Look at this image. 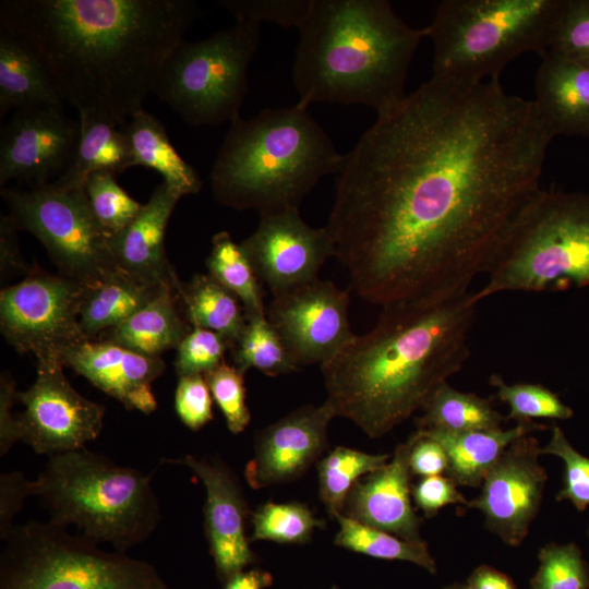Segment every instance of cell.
<instances>
[{"instance_id":"obj_1","label":"cell","mask_w":589,"mask_h":589,"mask_svg":"<svg viewBox=\"0 0 589 589\" xmlns=\"http://www.w3.org/2000/svg\"><path fill=\"white\" fill-rule=\"evenodd\" d=\"M552 134L498 77H431L344 157L326 224L366 302L429 305L469 292L538 190Z\"/></svg>"},{"instance_id":"obj_2","label":"cell","mask_w":589,"mask_h":589,"mask_svg":"<svg viewBox=\"0 0 589 589\" xmlns=\"http://www.w3.org/2000/svg\"><path fill=\"white\" fill-rule=\"evenodd\" d=\"M199 13L191 0H2L0 25L37 55L63 101L123 127Z\"/></svg>"},{"instance_id":"obj_3","label":"cell","mask_w":589,"mask_h":589,"mask_svg":"<svg viewBox=\"0 0 589 589\" xmlns=\"http://www.w3.org/2000/svg\"><path fill=\"white\" fill-rule=\"evenodd\" d=\"M473 292L429 305L384 308L370 332L321 366L334 416L377 438L421 409L470 350Z\"/></svg>"},{"instance_id":"obj_4","label":"cell","mask_w":589,"mask_h":589,"mask_svg":"<svg viewBox=\"0 0 589 589\" xmlns=\"http://www.w3.org/2000/svg\"><path fill=\"white\" fill-rule=\"evenodd\" d=\"M298 29L297 104L364 105L376 113L406 97L409 64L426 37L425 27L409 26L385 0H313Z\"/></svg>"},{"instance_id":"obj_5","label":"cell","mask_w":589,"mask_h":589,"mask_svg":"<svg viewBox=\"0 0 589 589\" xmlns=\"http://www.w3.org/2000/svg\"><path fill=\"white\" fill-rule=\"evenodd\" d=\"M344 157L298 104L267 108L252 119L239 115L211 170L213 195L237 211L298 207L323 177L340 171Z\"/></svg>"},{"instance_id":"obj_6","label":"cell","mask_w":589,"mask_h":589,"mask_svg":"<svg viewBox=\"0 0 589 589\" xmlns=\"http://www.w3.org/2000/svg\"><path fill=\"white\" fill-rule=\"evenodd\" d=\"M151 478L83 447L49 456L31 481V492L43 501L51 521L75 526L88 540L125 553L161 519Z\"/></svg>"},{"instance_id":"obj_7","label":"cell","mask_w":589,"mask_h":589,"mask_svg":"<svg viewBox=\"0 0 589 589\" xmlns=\"http://www.w3.org/2000/svg\"><path fill=\"white\" fill-rule=\"evenodd\" d=\"M477 303L503 291L589 286V194L538 189L502 232Z\"/></svg>"},{"instance_id":"obj_8","label":"cell","mask_w":589,"mask_h":589,"mask_svg":"<svg viewBox=\"0 0 589 589\" xmlns=\"http://www.w3.org/2000/svg\"><path fill=\"white\" fill-rule=\"evenodd\" d=\"M565 0H445L426 28L433 77L479 83L498 77L525 52L545 55Z\"/></svg>"},{"instance_id":"obj_9","label":"cell","mask_w":589,"mask_h":589,"mask_svg":"<svg viewBox=\"0 0 589 589\" xmlns=\"http://www.w3.org/2000/svg\"><path fill=\"white\" fill-rule=\"evenodd\" d=\"M2 541L0 589H170L152 564L51 520L14 526Z\"/></svg>"},{"instance_id":"obj_10","label":"cell","mask_w":589,"mask_h":589,"mask_svg":"<svg viewBox=\"0 0 589 589\" xmlns=\"http://www.w3.org/2000/svg\"><path fill=\"white\" fill-rule=\"evenodd\" d=\"M259 41L260 25L245 21L200 41L182 40L161 67L153 93L192 127L232 121L240 115Z\"/></svg>"},{"instance_id":"obj_11","label":"cell","mask_w":589,"mask_h":589,"mask_svg":"<svg viewBox=\"0 0 589 589\" xmlns=\"http://www.w3.org/2000/svg\"><path fill=\"white\" fill-rule=\"evenodd\" d=\"M1 196L16 229L41 242L59 274L93 286L119 269L85 189L52 181L27 188L3 187Z\"/></svg>"},{"instance_id":"obj_12","label":"cell","mask_w":589,"mask_h":589,"mask_svg":"<svg viewBox=\"0 0 589 589\" xmlns=\"http://www.w3.org/2000/svg\"><path fill=\"white\" fill-rule=\"evenodd\" d=\"M87 286L38 267L0 292V329L19 353H32L36 364L63 365L62 357L87 340L80 311Z\"/></svg>"},{"instance_id":"obj_13","label":"cell","mask_w":589,"mask_h":589,"mask_svg":"<svg viewBox=\"0 0 589 589\" xmlns=\"http://www.w3.org/2000/svg\"><path fill=\"white\" fill-rule=\"evenodd\" d=\"M63 369L38 364L34 384L17 393L24 406L16 414L20 441L48 457L85 447L104 424L105 407L82 396Z\"/></svg>"},{"instance_id":"obj_14","label":"cell","mask_w":589,"mask_h":589,"mask_svg":"<svg viewBox=\"0 0 589 589\" xmlns=\"http://www.w3.org/2000/svg\"><path fill=\"white\" fill-rule=\"evenodd\" d=\"M348 306V291L316 278L273 297L266 317L299 368L322 366L356 336Z\"/></svg>"},{"instance_id":"obj_15","label":"cell","mask_w":589,"mask_h":589,"mask_svg":"<svg viewBox=\"0 0 589 589\" xmlns=\"http://www.w3.org/2000/svg\"><path fill=\"white\" fill-rule=\"evenodd\" d=\"M240 244L273 297L318 278L323 264L336 256L327 228L309 226L298 207L260 213L257 228Z\"/></svg>"},{"instance_id":"obj_16","label":"cell","mask_w":589,"mask_h":589,"mask_svg":"<svg viewBox=\"0 0 589 589\" xmlns=\"http://www.w3.org/2000/svg\"><path fill=\"white\" fill-rule=\"evenodd\" d=\"M80 121L62 106L14 111L0 133V185L50 183L70 167L79 143Z\"/></svg>"},{"instance_id":"obj_17","label":"cell","mask_w":589,"mask_h":589,"mask_svg":"<svg viewBox=\"0 0 589 589\" xmlns=\"http://www.w3.org/2000/svg\"><path fill=\"white\" fill-rule=\"evenodd\" d=\"M532 434L514 441L485 476L469 508L480 510L486 528L509 546H519L529 533L543 497L548 473Z\"/></svg>"},{"instance_id":"obj_18","label":"cell","mask_w":589,"mask_h":589,"mask_svg":"<svg viewBox=\"0 0 589 589\" xmlns=\"http://www.w3.org/2000/svg\"><path fill=\"white\" fill-rule=\"evenodd\" d=\"M165 462L188 467L205 488L204 531L219 581L224 585L256 564L259 557L251 550L245 533L251 512L235 472L217 458L185 455Z\"/></svg>"},{"instance_id":"obj_19","label":"cell","mask_w":589,"mask_h":589,"mask_svg":"<svg viewBox=\"0 0 589 589\" xmlns=\"http://www.w3.org/2000/svg\"><path fill=\"white\" fill-rule=\"evenodd\" d=\"M333 411L323 402L306 405L259 431L244 478L254 489L288 483L302 477L328 446Z\"/></svg>"},{"instance_id":"obj_20","label":"cell","mask_w":589,"mask_h":589,"mask_svg":"<svg viewBox=\"0 0 589 589\" xmlns=\"http://www.w3.org/2000/svg\"><path fill=\"white\" fill-rule=\"evenodd\" d=\"M62 364L128 410L149 414L157 409L152 385L165 371L161 357H148L110 341L84 340L64 352Z\"/></svg>"},{"instance_id":"obj_21","label":"cell","mask_w":589,"mask_h":589,"mask_svg":"<svg viewBox=\"0 0 589 589\" xmlns=\"http://www.w3.org/2000/svg\"><path fill=\"white\" fill-rule=\"evenodd\" d=\"M410 448L408 437L389 461L360 478L347 495L342 515L405 540H421V519L411 504Z\"/></svg>"},{"instance_id":"obj_22","label":"cell","mask_w":589,"mask_h":589,"mask_svg":"<svg viewBox=\"0 0 589 589\" xmlns=\"http://www.w3.org/2000/svg\"><path fill=\"white\" fill-rule=\"evenodd\" d=\"M181 197L161 182L136 217L120 233L109 239L119 268L152 286H179L181 280L166 254L165 235L170 216Z\"/></svg>"},{"instance_id":"obj_23","label":"cell","mask_w":589,"mask_h":589,"mask_svg":"<svg viewBox=\"0 0 589 589\" xmlns=\"http://www.w3.org/2000/svg\"><path fill=\"white\" fill-rule=\"evenodd\" d=\"M533 103L553 137L589 139V64L548 51L537 71Z\"/></svg>"},{"instance_id":"obj_24","label":"cell","mask_w":589,"mask_h":589,"mask_svg":"<svg viewBox=\"0 0 589 589\" xmlns=\"http://www.w3.org/2000/svg\"><path fill=\"white\" fill-rule=\"evenodd\" d=\"M544 424L520 421L510 429L448 432L418 429L438 442L448 458V476L457 485L480 488L490 469L517 438L545 430Z\"/></svg>"},{"instance_id":"obj_25","label":"cell","mask_w":589,"mask_h":589,"mask_svg":"<svg viewBox=\"0 0 589 589\" xmlns=\"http://www.w3.org/2000/svg\"><path fill=\"white\" fill-rule=\"evenodd\" d=\"M178 288H163L129 318L95 340L110 341L148 357H161L165 351L177 349L191 329Z\"/></svg>"},{"instance_id":"obj_26","label":"cell","mask_w":589,"mask_h":589,"mask_svg":"<svg viewBox=\"0 0 589 589\" xmlns=\"http://www.w3.org/2000/svg\"><path fill=\"white\" fill-rule=\"evenodd\" d=\"M62 101L37 55L0 25V116L10 110L62 106Z\"/></svg>"},{"instance_id":"obj_27","label":"cell","mask_w":589,"mask_h":589,"mask_svg":"<svg viewBox=\"0 0 589 589\" xmlns=\"http://www.w3.org/2000/svg\"><path fill=\"white\" fill-rule=\"evenodd\" d=\"M80 137L68 170L53 182L85 189L87 178L97 171L115 176L132 167L131 145L122 127L92 112L80 111Z\"/></svg>"},{"instance_id":"obj_28","label":"cell","mask_w":589,"mask_h":589,"mask_svg":"<svg viewBox=\"0 0 589 589\" xmlns=\"http://www.w3.org/2000/svg\"><path fill=\"white\" fill-rule=\"evenodd\" d=\"M132 153V167L143 166L157 171L179 195L197 193L202 180L171 144L164 124L144 108L122 127Z\"/></svg>"},{"instance_id":"obj_29","label":"cell","mask_w":589,"mask_h":589,"mask_svg":"<svg viewBox=\"0 0 589 589\" xmlns=\"http://www.w3.org/2000/svg\"><path fill=\"white\" fill-rule=\"evenodd\" d=\"M163 288L141 281L119 268L87 286L80 311V326L87 340L120 325L148 303Z\"/></svg>"},{"instance_id":"obj_30","label":"cell","mask_w":589,"mask_h":589,"mask_svg":"<svg viewBox=\"0 0 589 589\" xmlns=\"http://www.w3.org/2000/svg\"><path fill=\"white\" fill-rule=\"evenodd\" d=\"M178 291L189 325L220 335L231 350L247 324L239 299L209 274H196L188 283L181 281Z\"/></svg>"},{"instance_id":"obj_31","label":"cell","mask_w":589,"mask_h":589,"mask_svg":"<svg viewBox=\"0 0 589 589\" xmlns=\"http://www.w3.org/2000/svg\"><path fill=\"white\" fill-rule=\"evenodd\" d=\"M422 409L418 429L448 432L496 430L506 420L490 399L473 393L460 392L447 382L440 385Z\"/></svg>"},{"instance_id":"obj_32","label":"cell","mask_w":589,"mask_h":589,"mask_svg":"<svg viewBox=\"0 0 589 589\" xmlns=\"http://www.w3.org/2000/svg\"><path fill=\"white\" fill-rule=\"evenodd\" d=\"M205 264L208 274L239 299L247 318L266 314L262 284L241 244L227 231L213 236Z\"/></svg>"},{"instance_id":"obj_33","label":"cell","mask_w":589,"mask_h":589,"mask_svg":"<svg viewBox=\"0 0 589 589\" xmlns=\"http://www.w3.org/2000/svg\"><path fill=\"white\" fill-rule=\"evenodd\" d=\"M336 520L339 528L334 538L335 545L374 558L413 563L432 575L437 573L436 562L422 539L405 540L345 515H339Z\"/></svg>"},{"instance_id":"obj_34","label":"cell","mask_w":589,"mask_h":589,"mask_svg":"<svg viewBox=\"0 0 589 589\" xmlns=\"http://www.w3.org/2000/svg\"><path fill=\"white\" fill-rule=\"evenodd\" d=\"M388 454H370L337 446L317 464L318 497L332 518L342 515L345 502L353 484L363 476L384 466Z\"/></svg>"},{"instance_id":"obj_35","label":"cell","mask_w":589,"mask_h":589,"mask_svg":"<svg viewBox=\"0 0 589 589\" xmlns=\"http://www.w3.org/2000/svg\"><path fill=\"white\" fill-rule=\"evenodd\" d=\"M233 365L244 374L257 369L268 376L299 370L266 314L247 318L238 341L230 350Z\"/></svg>"},{"instance_id":"obj_36","label":"cell","mask_w":589,"mask_h":589,"mask_svg":"<svg viewBox=\"0 0 589 589\" xmlns=\"http://www.w3.org/2000/svg\"><path fill=\"white\" fill-rule=\"evenodd\" d=\"M250 521V541L280 544H305L311 541L314 530L323 529L326 524L301 502H266L251 512Z\"/></svg>"},{"instance_id":"obj_37","label":"cell","mask_w":589,"mask_h":589,"mask_svg":"<svg viewBox=\"0 0 589 589\" xmlns=\"http://www.w3.org/2000/svg\"><path fill=\"white\" fill-rule=\"evenodd\" d=\"M115 177L108 171H97L85 182L91 209L108 239L120 233L143 207L121 188Z\"/></svg>"},{"instance_id":"obj_38","label":"cell","mask_w":589,"mask_h":589,"mask_svg":"<svg viewBox=\"0 0 589 589\" xmlns=\"http://www.w3.org/2000/svg\"><path fill=\"white\" fill-rule=\"evenodd\" d=\"M496 397L508 406L506 420L533 421V419L568 420L573 409L560 396L541 384H507L498 374L490 377Z\"/></svg>"},{"instance_id":"obj_39","label":"cell","mask_w":589,"mask_h":589,"mask_svg":"<svg viewBox=\"0 0 589 589\" xmlns=\"http://www.w3.org/2000/svg\"><path fill=\"white\" fill-rule=\"evenodd\" d=\"M529 589H589V565L575 542H550L538 553Z\"/></svg>"},{"instance_id":"obj_40","label":"cell","mask_w":589,"mask_h":589,"mask_svg":"<svg viewBox=\"0 0 589 589\" xmlns=\"http://www.w3.org/2000/svg\"><path fill=\"white\" fill-rule=\"evenodd\" d=\"M542 454L554 455L563 460V485L556 494V501H569L576 509L584 512L589 507V457L573 447L563 430L554 424L551 438ZM589 537V527L587 530Z\"/></svg>"},{"instance_id":"obj_41","label":"cell","mask_w":589,"mask_h":589,"mask_svg":"<svg viewBox=\"0 0 589 589\" xmlns=\"http://www.w3.org/2000/svg\"><path fill=\"white\" fill-rule=\"evenodd\" d=\"M243 375L233 364L225 361L204 374L212 397L220 409L228 430L233 434L242 433L251 421L245 402Z\"/></svg>"},{"instance_id":"obj_42","label":"cell","mask_w":589,"mask_h":589,"mask_svg":"<svg viewBox=\"0 0 589 589\" xmlns=\"http://www.w3.org/2000/svg\"><path fill=\"white\" fill-rule=\"evenodd\" d=\"M218 5L236 21L271 22L284 28H299L309 16L313 0H223Z\"/></svg>"},{"instance_id":"obj_43","label":"cell","mask_w":589,"mask_h":589,"mask_svg":"<svg viewBox=\"0 0 589 589\" xmlns=\"http://www.w3.org/2000/svg\"><path fill=\"white\" fill-rule=\"evenodd\" d=\"M227 350L230 347L220 335L191 327L177 347L175 369L178 377L208 373L225 361Z\"/></svg>"},{"instance_id":"obj_44","label":"cell","mask_w":589,"mask_h":589,"mask_svg":"<svg viewBox=\"0 0 589 589\" xmlns=\"http://www.w3.org/2000/svg\"><path fill=\"white\" fill-rule=\"evenodd\" d=\"M549 51L589 64V0H565Z\"/></svg>"},{"instance_id":"obj_45","label":"cell","mask_w":589,"mask_h":589,"mask_svg":"<svg viewBox=\"0 0 589 589\" xmlns=\"http://www.w3.org/2000/svg\"><path fill=\"white\" fill-rule=\"evenodd\" d=\"M212 398L204 375L179 376L175 392V410L187 428L199 431L213 419Z\"/></svg>"},{"instance_id":"obj_46","label":"cell","mask_w":589,"mask_h":589,"mask_svg":"<svg viewBox=\"0 0 589 589\" xmlns=\"http://www.w3.org/2000/svg\"><path fill=\"white\" fill-rule=\"evenodd\" d=\"M457 484L443 474L423 477L411 488V495L417 508L421 509L426 518H432L447 505H469Z\"/></svg>"},{"instance_id":"obj_47","label":"cell","mask_w":589,"mask_h":589,"mask_svg":"<svg viewBox=\"0 0 589 589\" xmlns=\"http://www.w3.org/2000/svg\"><path fill=\"white\" fill-rule=\"evenodd\" d=\"M409 437L411 438L409 467L412 476L423 478L447 472L448 458L438 442L418 429Z\"/></svg>"},{"instance_id":"obj_48","label":"cell","mask_w":589,"mask_h":589,"mask_svg":"<svg viewBox=\"0 0 589 589\" xmlns=\"http://www.w3.org/2000/svg\"><path fill=\"white\" fill-rule=\"evenodd\" d=\"M32 496L31 481L20 471L2 472L0 476V539L3 540L14 527V516Z\"/></svg>"},{"instance_id":"obj_49","label":"cell","mask_w":589,"mask_h":589,"mask_svg":"<svg viewBox=\"0 0 589 589\" xmlns=\"http://www.w3.org/2000/svg\"><path fill=\"white\" fill-rule=\"evenodd\" d=\"M16 385L13 377L2 372L0 375V456L20 441V431L13 406L17 400Z\"/></svg>"},{"instance_id":"obj_50","label":"cell","mask_w":589,"mask_h":589,"mask_svg":"<svg viewBox=\"0 0 589 589\" xmlns=\"http://www.w3.org/2000/svg\"><path fill=\"white\" fill-rule=\"evenodd\" d=\"M17 229L9 215L0 220V267L1 276L24 273L27 275L32 267L25 263L17 242Z\"/></svg>"},{"instance_id":"obj_51","label":"cell","mask_w":589,"mask_h":589,"mask_svg":"<svg viewBox=\"0 0 589 589\" xmlns=\"http://www.w3.org/2000/svg\"><path fill=\"white\" fill-rule=\"evenodd\" d=\"M465 586L467 589H517L507 574L489 565H480L474 568Z\"/></svg>"},{"instance_id":"obj_52","label":"cell","mask_w":589,"mask_h":589,"mask_svg":"<svg viewBox=\"0 0 589 589\" xmlns=\"http://www.w3.org/2000/svg\"><path fill=\"white\" fill-rule=\"evenodd\" d=\"M273 581L274 578L269 572L251 568L231 577L224 584V589H266L272 586Z\"/></svg>"},{"instance_id":"obj_53","label":"cell","mask_w":589,"mask_h":589,"mask_svg":"<svg viewBox=\"0 0 589 589\" xmlns=\"http://www.w3.org/2000/svg\"><path fill=\"white\" fill-rule=\"evenodd\" d=\"M444 589H467L465 584H459V582H454V584H450L446 587H444Z\"/></svg>"},{"instance_id":"obj_54","label":"cell","mask_w":589,"mask_h":589,"mask_svg":"<svg viewBox=\"0 0 589 589\" xmlns=\"http://www.w3.org/2000/svg\"><path fill=\"white\" fill-rule=\"evenodd\" d=\"M330 589H339V587L336 586V585H333V586L330 587Z\"/></svg>"}]
</instances>
